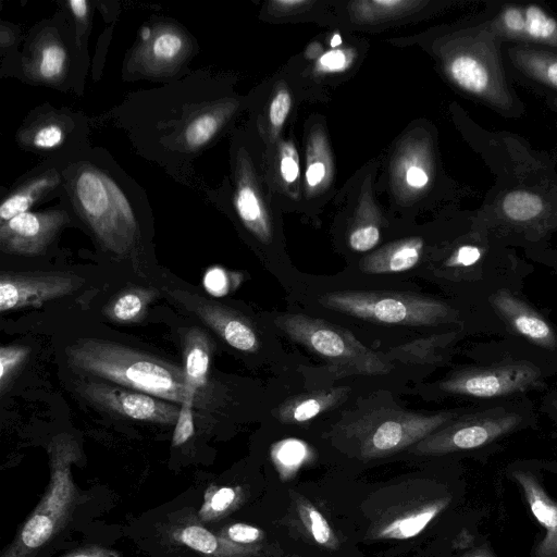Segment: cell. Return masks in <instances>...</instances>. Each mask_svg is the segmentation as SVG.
I'll list each match as a JSON object with an SVG mask.
<instances>
[{
	"mask_svg": "<svg viewBox=\"0 0 557 557\" xmlns=\"http://www.w3.org/2000/svg\"><path fill=\"white\" fill-rule=\"evenodd\" d=\"M235 206L242 221L261 238L267 237L268 227L259 198L250 184L242 181L235 195Z\"/></svg>",
	"mask_w": 557,
	"mask_h": 557,
	"instance_id": "484cf974",
	"label": "cell"
},
{
	"mask_svg": "<svg viewBox=\"0 0 557 557\" xmlns=\"http://www.w3.org/2000/svg\"><path fill=\"white\" fill-rule=\"evenodd\" d=\"M543 99L547 108L557 114V96H546Z\"/></svg>",
	"mask_w": 557,
	"mask_h": 557,
	"instance_id": "f6af8a7d",
	"label": "cell"
},
{
	"mask_svg": "<svg viewBox=\"0 0 557 557\" xmlns=\"http://www.w3.org/2000/svg\"><path fill=\"white\" fill-rule=\"evenodd\" d=\"M64 140L63 128L55 123L42 124L32 135V143L36 148L52 149L59 147Z\"/></svg>",
	"mask_w": 557,
	"mask_h": 557,
	"instance_id": "1f68e13d",
	"label": "cell"
},
{
	"mask_svg": "<svg viewBox=\"0 0 557 557\" xmlns=\"http://www.w3.org/2000/svg\"><path fill=\"white\" fill-rule=\"evenodd\" d=\"M275 3L281 7H297V5L307 4L308 2L302 1V0H282V1H275Z\"/></svg>",
	"mask_w": 557,
	"mask_h": 557,
	"instance_id": "bcb514c9",
	"label": "cell"
},
{
	"mask_svg": "<svg viewBox=\"0 0 557 557\" xmlns=\"http://www.w3.org/2000/svg\"><path fill=\"white\" fill-rule=\"evenodd\" d=\"M281 174L285 182L293 183L299 175V166L295 156H285L281 160Z\"/></svg>",
	"mask_w": 557,
	"mask_h": 557,
	"instance_id": "f35d334b",
	"label": "cell"
},
{
	"mask_svg": "<svg viewBox=\"0 0 557 557\" xmlns=\"http://www.w3.org/2000/svg\"><path fill=\"white\" fill-rule=\"evenodd\" d=\"M305 455L302 446L298 442L285 443L277 453L278 461L286 466H297Z\"/></svg>",
	"mask_w": 557,
	"mask_h": 557,
	"instance_id": "8d00e7d4",
	"label": "cell"
},
{
	"mask_svg": "<svg viewBox=\"0 0 557 557\" xmlns=\"http://www.w3.org/2000/svg\"><path fill=\"white\" fill-rule=\"evenodd\" d=\"M520 423V417L506 411H486L461 417L443 425L414 445L420 455H443L484 446L509 433Z\"/></svg>",
	"mask_w": 557,
	"mask_h": 557,
	"instance_id": "ba28073f",
	"label": "cell"
},
{
	"mask_svg": "<svg viewBox=\"0 0 557 557\" xmlns=\"http://www.w3.org/2000/svg\"><path fill=\"white\" fill-rule=\"evenodd\" d=\"M342 42L341 36L338 34H335L333 38L331 39L332 47L338 46Z\"/></svg>",
	"mask_w": 557,
	"mask_h": 557,
	"instance_id": "7dc6e473",
	"label": "cell"
},
{
	"mask_svg": "<svg viewBox=\"0 0 557 557\" xmlns=\"http://www.w3.org/2000/svg\"><path fill=\"white\" fill-rule=\"evenodd\" d=\"M67 67V52L55 36L42 37L26 65L27 74L39 82L53 84L63 78Z\"/></svg>",
	"mask_w": 557,
	"mask_h": 557,
	"instance_id": "ffe728a7",
	"label": "cell"
},
{
	"mask_svg": "<svg viewBox=\"0 0 557 557\" xmlns=\"http://www.w3.org/2000/svg\"><path fill=\"white\" fill-rule=\"evenodd\" d=\"M77 387L81 395L95 406L134 420L174 424L181 410L178 404L108 383L91 381Z\"/></svg>",
	"mask_w": 557,
	"mask_h": 557,
	"instance_id": "8fae6325",
	"label": "cell"
},
{
	"mask_svg": "<svg viewBox=\"0 0 557 557\" xmlns=\"http://www.w3.org/2000/svg\"><path fill=\"white\" fill-rule=\"evenodd\" d=\"M60 184V175L49 170L38 175L11 193L0 206V222L29 211L32 206Z\"/></svg>",
	"mask_w": 557,
	"mask_h": 557,
	"instance_id": "44dd1931",
	"label": "cell"
},
{
	"mask_svg": "<svg viewBox=\"0 0 557 557\" xmlns=\"http://www.w3.org/2000/svg\"><path fill=\"white\" fill-rule=\"evenodd\" d=\"M69 221L63 210L27 211L0 224V247L7 253L40 255Z\"/></svg>",
	"mask_w": 557,
	"mask_h": 557,
	"instance_id": "5bb4252c",
	"label": "cell"
},
{
	"mask_svg": "<svg viewBox=\"0 0 557 557\" xmlns=\"http://www.w3.org/2000/svg\"><path fill=\"white\" fill-rule=\"evenodd\" d=\"M276 325L293 341L350 372L383 374L391 364L358 342L349 332L305 314L284 313Z\"/></svg>",
	"mask_w": 557,
	"mask_h": 557,
	"instance_id": "8992f818",
	"label": "cell"
},
{
	"mask_svg": "<svg viewBox=\"0 0 557 557\" xmlns=\"http://www.w3.org/2000/svg\"><path fill=\"white\" fill-rule=\"evenodd\" d=\"M541 371L529 362L460 371L440 384L442 391L476 398H492L539 386Z\"/></svg>",
	"mask_w": 557,
	"mask_h": 557,
	"instance_id": "9c48e42d",
	"label": "cell"
},
{
	"mask_svg": "<svg viewBox=\"0 0 557 557\" xmlns=\"http://www.w3.org/2000/svg\"><path fill=\"white\" fill-rule=\"evenodd\" d=\"M324 176L325 166L322 162L311 163L306 173V178L310 186H315L320 184Z\"/></svg>",
	"mask_w": 557,
	"mask_h": 557,
	"instance_id": "7bdbcfd3",
	"label": "cell"
},
{
	"mask_svg": "<svg viewBox=\"0 0 557 557\" xmlns=\"http://www.w3.org/2000/svg\"><path fill=\"white\" fill-rule=\"evenodd\" d=\"M484 251V246L478 244L460 245L448 258L447 265L451 268H470L482 259Z\"/></svg>",
	"mask_w": 557,
	"mask_h": 557,
	"instance_id": "d6a6232c",
	"label": "cell"
},
{
	"mask_svg": "<svg viewBox=\"0 0 557 557\" xmlns=\"http://www.w3.org/2000/svg\"><path fill=\"white\" fill-rule=\"evenodd\" d=\"M159 292L152 288L134 287L116 295L103 309L112 321L134 323L144 319L149 304Z\"/></svg>",
	"mask_w": 557,
	"mask_h": 557,
	"instance_id": "603a6c76",
	"label": "cell"
},
{
	"mask_svg": "<svg viewBox=\"0 0 557 557\" xmlns=\"http://www.w3.org/2000/svg\"><path fill=\"white\" fill-rule=\"evenodd\" d=\"M74 557H90V556H87V555H78V556H74Z\"/></svg>",
	"mask_w": 557,
	"mask_h": 557,
	"instance_id": "c3c4849f",
	"label": "cell"
},
{
	"mask_svg": "<svg viewBox=\"0 0 557 557\" xmlns=\"http://www.w3.org/2000/svg\"><path fill=\"white\" fill-rule=\"evenodd\" d=\"M512 476L521 487L532 515L545 530L535 557H557V502L545 492L534 474L517 470Z\"/></svg>",
	"mask_w": 557,
	"mask_h": 557,
	"instance_id": "e0dca14e",
	"label": "cell"
},
{
	"mask_svg": "<svg viewBox=\"0 0 557 557\" xmlns=\"http://www.w3.org/2000/svg\"><path fill=\"white\" fill-rule=\"evenodd\" d=\"M449 498H440L414 506L383 523L377 531L380 539L407 540L418 535L448 505Z\"/></svg>",
	"mask_w": 557,
	"mask_h": 557,
	"instance_id": "d6986e66",
	"label": "cell"
},
{
	"mask_svg": "<svg viewBox=\"0 0 557 557\" xmlns=\"http://www.w3.org/2000/svg\"><path fill=\"white\" fill-rule=\"evenodd\" d=\"M235 496L233 488L222 487L212 496L210 505L213 510L223 511L231 506Z\"/></svg>",
	"mask_w": 557,
	"mask_h": 557,
	"instance_id": "74e56055",
	"label": "cell"
},
{
	"mask_svg": "<svg viewBox=\"0 0 557 557\" xmlns=\"http://www.w3.org/2000/svg\"><path fill=\"white\" fill-rule=\"evenodd\" d=\"M74 370L182 405L187 397L183 368L115 342L82 338L65 349Z\"/></svg>",
	"mask_w": 557,
	"mask_h": 557,
	"instance_id": "7a4b0ae2",
	"label": "cell"
},
{
	"mask_svg": "<svg viewBox=\"0 0 557 557\" xmlns=\"http://www.w3.org/2000/svg\"><path fill=\"white\" fill-rule=\"evenodd\" d=\"M320 304L362 320L397 325H432L453 319L445 302L393 292L345 290L323 295Z\"/></svg>",
	"mask_w": 557,
	"mask_h": 557,
	"instance_id": "277c9868",
	"label": "cell"
},
{
	"mask_svg": "<svg viewBox=\"0 0 557 557\" xmlns=\"http://www.w3.org/2000/svg\"><path fill=\"white\" fill-rule=\"evenodd\" d=\"M182 541L187 546L205 554H212L218 547L216 537L208 530L198 525H190L184 529Z\"/></svg>",
	"mask_w": 557,
	"mask_h": 557,
	"instance_id": "f546056e",
	"label": "cell"
},
{
	"mask_svg": "<svg viewBox=\"0 0 557 557\" xmlns=\"http://www.w3.org/2000/svg\"><path fill=\"white\" fill-rule=\"evenodd\" d=\"M227 533L232 541L245 544L257 542L262 535L260 529L245 523L231 525Z\"/></svg>",
	"mask_w": 557,
	"mask_h": 557,
	"instance_id": "d590c367",
	"label": "cell"
},
{
	"mask_svg": "<svg viewBox=\"0 0 557 557\" xmlns=\"http://www.w3.org/2000/svg\"><path fill=\"white\" fill-rule=\"evenodd\" d=\"M224 109L214 107L195 115L182 132V141L189 150L205 147L218 133L223 120Z\"/></svg>",
	"mask_w": 557,
	"mask_h": 557,
	"instance_id": "d4e9b609",
	"label": "cell"
},
{
	"mask_svg": "<svg viewBox=\"0 0 557 557\" xmlns=\"http://www.w3.org/2000/svg\"><path fill=\"white\" fill-rule=\"evenodd\" d=\"M292 107V99L286 90L276 94L270 106V121L273 126L280 127L285 122Z\"/></svg>",
	"mask_w": 557,
	"mask_h": 557,
	"instance_id": "e575fe53",
	"label": "cell"
},
{
	"mask_svg": "<svg viewBox=\"0 0 557 557\" xmlns=\"http://www.w3.org/2000/svg\"><path fill=\"white\" fill-rule=\"evenodd\" d=\"M479 16L503 44L557 49V13L543 2L486 1Z\"/></svg>",
	"mask_w": 557,
	"mask_h": 557,
	"instance_id": "52a82bcc",
	"label": "cell"
},
{
	"mask_svg": "<svg viewBox=\"0 0 557 557\" xmlns=\"http://www.w3.org/2000/svg\"><path fill=\"white\" fill-rule=\"evenodd\" d=\"M85 280L69 272H12L0 275V311L44 304L74 293Z\"/></svg>",
	"mask_w": 557,
	"mask_h": 557,
	"instance_id": "30bf717a",
	"label": "cell"
},
{
	"mask_svg": "<svg viewBox=\"0 0 557 557\" xmlns=\"http://www.w3.org/2000/svg\"><path fill=\"white\" fill-rule=\"evenodd\" d=\"M297 510L302 523L318 544L329 548L337 546V539L327 520L311 503L299 498Z\"/></svg>",
	"mask_w": 557,
	"mask_h": 557,
	"instance_id": "4316f807",
	"label": "cell"
},
{
	"mask_svg": "<svg viewBox=\"0 0 557 557\" xmlns=\"http://www.w3.org/2000/svg\"><path fill=\"white\" fill-rule=\"evenodd\" d=\"M320 63L330 70H339L346 63V55L339 50L330 51L322 55Z\"/></svg>",
	"mask_w": 557,
	"mask_h": 557,
	"instance_id": "ab89813d",
	"label": "cell"
},
{
	"mask_svg": "<svg viewBox=\"0 0 557 557\" xmlns=\"http://www.w3.org/2000/svg\"><path fill=\"white\" fill-rule=\"evenodd\" d=\"M454 417L451 412L423 414L382 408L357 418L345 433L356 442L362 458L372 459L419 443Z\"/></svg>",
	"mask_w": 557,
	"mask_h": 557,
	"instance_id": "5b68a950",
	"label": "cell"
},
{
	"mask_svg": "<svg viewBox=\"0 0 557 557\" xmlns=\"http://www.w3.org/2000/svg\"><path fill=\"white\" fill-rule=\"evenodd\" d=\"M53 531V521L50 517L38 513L33 516L22 532L23 543L30 548L42 545Z\"/></svg>",
	"mask_w": 557,
	"mask_h": 557,
	"instance_id": "f1b7e54d",
	"label": "cell"
},
{
	"mask_svg": "<svg viewBox=\"0 0 557 557\" xmlns=\"http://www.w3.org/2000/svg\"><path fill=\"white\" fill-rule=\"evenodd\" d=\"M461 557H493L488 549L486 548H476L471 552L466 553Z\"/></svg>",
	"mask_w": 557,
	"mask_h": 557,
	"instance_id": "ee69618b",
	"label": "cell"
},
{
	"mask_svg": "<svg viewBox=\"0 0 557 557\" xmlns=\"http://www.w3.org/2000/svg\"><path fill=\"white\" fill-rule=\"evenodd\" d=\"M421 252L422 243L420 240H406L371 256L362 264V271L371 274L405 272L419 262Z\"/></svg>",
	"mask_w": 557,
	"mask_h": 557,
	"instance_id": "7402d4cb",
	"label": "cell"
},
{
	"mask_svg": "<svg viewBox=\"0 0 557 557\" xmlns=\"http://www.w3.org/2000/svg\"><path fill=\"white\" fill-rule=\"evenodd\" d=\"M211 344L209 336L198 327L188 329L184 335L183 370L187 388L186 398L195 399L198 389L207 382Z\"/></svg>",
	"mask_w": 557,
	"mask_h": 557,
	"instance_id": "ac0fdd59",
	"label": "cell"
},
{
	"mask_svg": "<svg viewBox=\"0 0 557 557\" xmlns=\"http://www.w3.org/2000/svg\"><path fill=\"white\" fill-rule=\"evenodd\" d=\"M74 203L104 248L128 252L136 239L133 208L119 185L91 164L82 165L71 184Z\"/></svg>",
	"mask_w": 557,
	"mask_h": 557,
	"instance_id": "3957f363",
	"label": "cell"
},
{
	"mask_svg": "<svg viewBox=\"0 0 557 557\" xmlns=\"http://www.w3.org/2000/svg\"><path fill=\"white\" fill-rule=\"evenodd\" d=\"M191 48L187 35L170 24L144 28L140 44L131 59L137 71L150 76L173 73L186 59Z\"/></svg>",
	"mask_w": 557,
	"mask_h": 557,
	"instance_id": "7c38bea8",
	"label": "cell"
},
{
	"mask_svg": "<svg viewBox=\"0 0 557 557\" xmlns=\"http://www.w3.org/2000/svg\"><path fill=\"white\" fill-rule=\"evenodd\" d=\"M556 407H557V405H556Z\"/></svg>",
	"mask_w": 557,
	"mask_h": 557,
	"instance_id": "681fc988",
	"label": "cell"
},
{
	"mask_svg": "<svg viewBox=\"0 0 557 557\" xmlns=\"http://www.w3.org/2000/svg\"><path fill=\"white\" fill-rule=\"evenodd\" d=\"M490 302L516 333L543 348L553 349L557 346L552 325L509 290H497L491 296Z\"/></svg>",
	"mask_w": 557,
	"mask_h": 557,
	"instance_id": "2e32d148",
	"label": "cell"
},
{
	"mask_svg": "<svg viewBox=\"0 0 557 557\" xmlns=\"http://www.w3.org/2000/svg\"><path fill=\"white\" fill-rule=\"evenodd\" d=\"M170 294L195 312L231 347L243 352L259 350L260 341L255 327L235 310L186 290H171Z\"/></svg>",
	"mask_w": 557,
	"mask_h": 557,
	"instance_id": "9a60e30c",
	"label": "cell"
},
{
	"mask_svg": "<svg viewBox=\"0 0 557 557\" xmlns=\"http://www.w3.org/2000/svg\"><path fill=\"white\" fill-rule=\"evenodd\" d=\"M380 240V231L374 225H364L354 230L349 236L350 247L359 252H364L373 247Z\"/></svg>",
	"mask_w": 557,
	"mask_h": 557,
	"instance_id": "836d02e7",
	"label": "cell"
},
{
	"mask_svg": "<svg viewBox=\"0 0 557 557\" xmlns=\"http://www.w3.org/2000/svg\"><path fill=\"white\" fill-rule=\"evenodd\" d=\"M406 181L408 185L421 188L428 184L429 176L423 169L412 165L406 172Z\"/></svg>",
	"mask_w": 557,
	"mask_h": 557,
	"instance_id": "60d3db41",
	"label": "cell"
},
{
	"mask_svg": "<svg viewBox=\"0 0 557 557\" xmlns=\"http://www.w3.org/2000/svg\"><path fill=\"white\" fill-rule=\"evenodd\" d=\"M445 71L460 91L496 114L505 119L524 114V103L506 73L503 42L479 15L456 34Z\"/></svg>",
	"mask_w": 557,
	"mask_h": 557,
	"instance_id": "6da1fadb",
	"label": "cell"
},
{
	"mask_svg": "<svg viewBox=\"0 0 557 557\" xmlns=\"http://www.w3.org/2000/svg\"><path fill=\"white\" fill-rule=\"evenodd\" d=\"M67 3L77 24H84L88 17L89 3L85 0H71Z\"/></svg>",
	"mask_w": 557,
	"mask_h": 557,
	"instance_id": "b9f144b4",
	"label": "cell"
},
{
	"mask_svg": "<svg viewBox=\"0 0 557 557\" xmlns=\"http://www.w3.org/2000/svg\"><path fill=\"white\" fill-rule=\"evenodd\" d=\"M343 394L344 388L297 396L280 408L278 416L290 423L309 421L337 403Z\"/></svg>",
	"mask_w": 557,
	"mask_h": 557,
	"instance_id": "cb8c5ba5",
	"label": "cell"
},
{
	"mask_svg": "<svg viewBox=\"0 0 557 557\" xmlns=\"http://www.w3.org/2000/svg\"><path fill=\"white\" fill-rule=\"evenodd\" d=\"M503 60L511 83L542 98L557 96V49L503 44Z\"/></svg>",
	"mask_w": 557,
	"mask_h": 557,
	"instance_id": "4fadbf2b",
	"label": "cell"
},
{
	"mask_svg": "<svg viewBox=\"0 0 557 557\" xmlns=\"http://www.w3.org/2000/svg\"><path fill=\"white\" fill-rule=\"evenodd\" d=\"M194 400L195 399L186 398L181 405L180 414L175 423V429L172 438L173 446H180L184 444L194 435Z\"/></svg>",
	"mask_w": 557,
	"mask_h": 557,
	"instance_id": "4dcf8cb0",
	"label": "cell"
},
{
	"mask_svg": "<svg viewBox=\"0 0 557 557\" xmlns=\"http://www.w3.org/2000/svg\"><path fill=\"white\" fill-rule=\"evenodd\" d=\"M30 354L27 346L13 345L0 348V389L4 394L14 373Z\"/></svg>",
	"mask_w": 557,
	"mask_h": 557,
	"instance_id": "83f0119b",
	"label": "cell"
}]
</instances>
